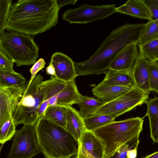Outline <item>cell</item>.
I'll return each mask as SVG.
<instances>
[{
    "label": "cell",
    "instance_id": "cell-1",
    "mask_svg": "<svg viewBox=\"0 0 158 158\" xmlns=\"http://www.w3.org/2000/svg\"><path fill=\"white\" fill-rule=\"evenodd\" d=\"M57 0H19L12 5L5 30L34 36L58 23Z\"/></svg>",
    "mask_w": 158,
    "mask_h": 158
},
{
    "label": "cell",
    "instance_id": "cell-2",
    "mask_svg": "<svg viewBox=\"0 0 158 158\" xmlns=\"http://www.w3.org/2000/svg\"><path fill=\"white\" fill-rule=\"evenodd\" d=\"M145 24L127 23L111 31L87 60L75 63L77 76L106 73L113 59L127 46L137 44Z\"/></svg>",
    "mask_w": 158,
    "mask_h": 158
},
{
    "label": "cell",
    "instance_id": "cell-3",
    "mask_svg": "<svg viewBox=\"0 0 158 158\" xmlns=\"http://www.w3.org/2000/svg\"><path fill=\"white\" fill-rule=\"evenodd\" d=\"M35 128L38 146L45 158H76L78 141L66 128L42 117Z\"/></svg>",
    "mask_w": 158,
    "mask_h": 158
},
{
    "label": "cell",
    "instance_id": "cell-4",
    "mask_svg": "<svg viewBox=\"0 0 158 158\" xmlns=\"http://www.w3.org/2000/svg\"><path fill=\"white\" fill-rule=\"evenodd\" d=\"M144 117L115 121L92 131L104 146L103 158L113 156L123 144H139Z\"/></svg>",
    "mask_w": 158,
    "mask_h": 158
},
{
    "label": "cell",
    "instance_id": "cell-5",
    "mask_svg": "<svg viewBox=\"0 0 158 158\" xmlns=\"http://www.w3.org/2000/svg\"><path fill=\"white\" fill-rule=\"evenodd\" d=\"M0 34V50L17 66L30 65L37 61L39 48L31 36L12 31Z\"/></svg>",
    "mask_w": 158,
    "mask_h": 158
},
{
    "label": "cell",
    "instance_id": "cell-6",
    "mask_svg": "<svg viewBox=\"0 0 158 158\" xmlns=\"http://www.w3.org/2000/svg\"><path fill=\"white\" fill-rule=\"evenodd\" d=\"M43 80L42 76L38 74L31 81L29 80L27 82L24 91L13 114L16 127L20 124L27 126L37 123L39 108L44 98L43 92L39 87Z\"/></svg>",
    "mask_w": 158,
    "mask_h": 158
},
{
    "label": "cell",
    "instance_id": "cell-7",
    "mask_svg": "<svg viewBox=\"0 0 158 158\" xmlns=\"http://www.w3.org/2000/svg\"><path fill=\"white\" fill-rule=\"evenodd\" d=\"M148 97V94L136 86L114 100L104 103L92 114H108L116 118L145 103Z\"/></svg>",
    "mask_w": 158,
    "mask_h": 158
},
{
    "label": "cell",
    "instance_id": "cell-8",
    "mask_svg": "<svg viewBox=\"0 0 158 158\" xmlns=\"http://www.w3.org/2000/svg\"><path fill=\"white\" fill-rule=\"evenodd\" d=\"M36 123L23 126L16 131L6 158H31L40 152L37 139Z\"/></svg>",
    "mask_w": 158,
    "mask_h": 158
},
{
    "label": "cell",
    "instance_id": "cell-9",
    "mask_svg": "<svg viewBox=\"0 0 158 158\" xmlns=\"http://www.w3.org/2000/svg\"><path fill=\"white\" fill-rule=\"evenodd\" d=\"M116 12L115 4L94 6L85 4L66 10L62 15V19L70 24H86L103 19Z\"/></svg>",
    "mask_w": 158,
    "mask_h": 158
},
{
    "label": "cell",
    "instance_id": "cell-10",
    "mask_svg": "<svg viewBox=\"0 0 158 158\" xmlns=\"http://www.w3.org/2000/svg\"><path fill=\"white\" fill-rule=\"evenodd\" d=\"M25 86H0V126L13 118Z\"/></svg>",
    "mask_w": 158,
    "mask_h": 158
},
{
    "label": "cell",
    "instance_id": "cell-11",
    "mask_svg": "<svg viewBox=\"0 0 158 158\" xmlns=\"http://www.w3.org/2000/svg\"><path fill=\"white\" fill-rule=\"evenodd\" d=\"M78 142L76 158H103L104 146L92 131L86 129Z\"/></svg>",
    "mask_w": 158,
    "mask_h": 158
},
{
    "label": "cell",
    "instance_id": "cell-12",
    "mask_svg": "<svg viewBox=\"0 0 158 158\" xmlns=\"http://www.w3.org/2000/svg\"><path fill=\"white\" fill-rule=\"evenodd\" d=\"M50 62L55 69L58 78L67 82L74 80L77 76L75 62L67 55L56 52L52 55Z\"/></svg>",
    "mask_w": 158,
    "mask_h": 158
},
{
    "label": "cell",
    "instance_id": "cell-13",
    "mask_svg": "<svg viewBox=\"0 0 158 158\" xmlns=\"http://www.w3.org/2000/svg\"><path fill=\"white\" fill-rule=\"evenodd\" d=\"M137 44H131L122 50L111 62L109 69L121 71H132L138 57Z\"/></svg>",
    "mask_w": 158,
    "mask_h": 158
},
{
    "label": "cell",
    "instance_id": "cell-14",
    "mask_svg": "<svg viewBox=\"0 0 158 158\" xmlns=\"http://www.w3.org/2000/svg\"><path fill=\"white\" fill-rule=\"evenodd\" d=\"M148 62V60L139 50V56L132 69V73L136 86L149 95L151 91L149 84Z\"/></svg>",
    "mask_w": 158,
    "mask_h": 158
},
{
    "label": "cell",
    "instance_id": "cell-15",
    "mask_svg": "<svg viewBox=\"0 0 158 158\" xmlns=\"http://www.w3.org/2000/svg\"><path fill=\"white\" fill-rule=\"evenodd\" d=\"M116 11L139 19H152L151 11L144 0H128L124 4L116 7Z\"/></svg>",
    "mask_w": 158,
    "mask_h": 158
},
{
    "label": "cell",
    "instance_id": "cell-16",
    "mask_svg": "<svg viewBox=\"0 0 158 158\" xmlns=\"http://www.w3.org/2000/svg\"><path fill=\"white\" fill-rule=\"evenodd\" d=\"M133 88L106 84L101 82L92 89V92L97 98L106 103L116 99Z\"/></svg>",
    "mask_w": 158,
    "mask_h": 158
},
{
    "label": "cell",
    "instance_id": "cell-17",
    "mask_svg": "<svg viewBox=\"0 0 158 158\" xmlns=\"http://www.w3.org/2000/svg\"><path fill=\"white\" fill-rule=\"evenodd\" d=\"M104 84L130 87L136 86L132 71H121L110 69L101 82Z\"/></svg>",
    "mask_w": 158,
    "mask_h": 158
},
{
    "label": "cell",
    "instance_id": "cell-18",
    "mask_svg": "<svg viewBox=\"0 0 158 158\" xmlns=\"http://www.w3.org/2000/svg\"><path fill=\"white\" fill-rule=\"evenodd\" d=\"M66 129L77 140L86 129L83 119L79 111L72 106H67Z\"/></svg>",
    "mask_w": 158,
    "mask_h": 158
},
{
    "label": "cell",
    "instance_id": "cell-19",
    "mask_svg": "<svg viewBox=\"0 0 158 158\" xmlns=\"http://www.w3.org/2000/svg\"><path fill=\"white\" fill-rule=\"evenodd\" d=\"M81 94L74 80L66 82L65 86L58 93L56 105L67 106H72L74 104H77Z\"/></svg>",
    "mask_w": 158,
    "mask_h": 158
},
{
    "label": "cell",
    "instance_id": "cell-20",
    "mask_svg": "<svg viewBox=\"0 0 158 158\" xmlns=\"http://www.w3.org/2000/svg\"><path fill=\"white\" fill-rule=\"evenodd\" d=\"M147 111L145 116L149 121L150 137L154 143H158V97L150 99L145 103ZM144 116V117H145Z\"/></svg>",
    "mask_w": 158,
    "mask_h": 158
},
{
    "label": "cell",
    "instance_id": "cell-21",
    "mask_svg": "<svg viewBox=\"0 0 158 158\" xmlns=\"http://www.w3.org/2000/svg\"><path fill=\"white\" fill-rule=\"evenodd\" d=\"M67 111V106H50L41 117L66 128Z\"/></svg>",
    "mask_w": 158,
    "mask_h": 158
},
{
    "label": "cell",
    "instance_id": "cell-22",
    "mask_svg": "<svg viewBox=\"0 0 158 158\" xmlns=\"http://www.w3.org/2000/svg\"><path fill=\"white\" fill-rule=\"evenodd\" d=\"M104 103L98 98L81 94L80 100L77 104L80 108V114L84 119L92 114L97 109Z\"/></svg>",
    "mask_w": 158,
    "mask_h": 158
},
{
    "label": "cell",
    "instance_id": "cell-23",
    "mask_svg": "<svg viewBox=\"0 0 158 158\" xmlns=\"http://www.w3.org/2000/svg\"><path fill=\"white\" fill-rule=\"evenodd\" d=\"M116 118L112 115L104 114H93L83 119L86 129L92 131L113 122Z\"/></svg>",
    "mask_w": 158,
    "mask_h": 158
},
{
    "label": "cell",
    "instance_id": "cell-24",
    "mask_svg": "<svg viewBox=\"0 0 158 158\" xmlns=\"http://www.w3.org/2000/svg\"><path fill=\"white\" fill-rule=\"evenodd\" d=\"M26 79L21 73L0 70V86H25Z\"/></svg>",
    "mask_w": 158,
    "mask_h": 158
},
{
    "label": "cell",
    "instance_id": "cell-25",
    "mask_svg": "<svg viewBox=\"0 0 158 158\" xmlns=\"http://www.w3.org/2000/svg\"><path fill=\"white\" fill-rule=\"evenodd\" d=\"M158 39V25L153 19L145 24L140 35L138 44L142 46L152 41Z\"/></svg>",
    "mask_w": 158,
    "mask_h": 158
},
{
    "label": "cell",
    "instance_id": "cell-26",
    "mask_svg": "<svg viewBox=\"0 0 158 158\" xmlns=\"http://www.w3.org/2000/svg\"><path fill=\"white\" fill-rule=\"evenodd\" d=\"M137 45L139 50L149 61L153 62L158 60V39L142 46Z\"/></svg>",
    "mask_w": 158,
    "mask_h": 158
},
{
    "label": "cell",
    "instance_id": "cell-27",
    "mask_svg": "<svg viewBox=\"0 0 158 158\" xmlns=\"http://www.w3.org/2000/svg\"><path fill=\"white\" fill-rule=\"evenodd\" d=\"M13 118L0 126V143L3 144L15 136L16 131Z\"/></svg>",
    "mask_w": 158,
    "mask_h": 158
},
{
    "label": "cell",
    "instance_id": "cell-28",
    "mask_svg": "<svg viewBox=\"0 0 158 158\" xmlns=\"http://www.w3.org/2000/svg\"><path fill=\"white\" fill-rule=\"evenodd\" d=\"M11 0H0V34L4 32L12 6Z\"/></svg>",
    "mask_w": 158,
    "mask_h": 158
},
{
    "label": "cell",
    "instance_id": "cell-29",
    "mask_svg": "<svg viewBox=\"0 0 158 158\" xmlns=\"http://www.w3.org/2000/svg\"><path fill=\"white\" fill-rule=\"evenodd\" d=\"M149 84L151 91L158 94V67L152 62H148Z\"/></svg>",
    "mask_w": 158,
    "mask_h": 158
},
{
    "label": "cell",
    "instance_id": "cell-30",
    "mask_svg": "<svg viewBox=\"0 0 158 158\" xmlns=\"http://www.w3.org/2000/svg\"><path fill=\"white\" fill-rule=\"evenodd\" d=\"M14 62L0 50V70L15 73L13 69Z\"/></svg>",
    "mask_w": 158,
    "mask_h": 158
},
{
    "label": "cell",
    "instance_id": "cell-31",
    "mask_svg": "<svg viewBox=\"0 0 158 158\" xmlns=\"http://www.w3.org/2000/svg\"><path fill=\"white\" fill-rule=\"evenodd\" d=\"M139 144H126L120 147L112 156L107 158H127V153L130 149L137 148Z\"/></svg>",
    "mask_w": 158,
    "mask_h": 158
},
{
    "label": "cell",
    "instance_id": "cell-32",
    "mask_svg": "<svg viewBox=\"0 0 158 158\" xmlns=\"http://www.w3.org/2000/svg\"><path fill=\"white\" fill-rule=\"evenodd\" d=\"M150 8L152 14V19L158 25V0H144Z\"/></svg>",
    "mask_w": 158,
    "mask_h": 158
},
{
    "label": "cell",
    "instance_id": "cell-33",
    "mask_svg": "<svg viewBox=\"0 0 158 158\" xmlns=\"http://www.w3.org/2000/svg\"><path fill=\"white\" fill-rule=\"evenodd\" d=\"M46 63L43 58H40L37 60L30 69L31 76L30 81H31L37 75L38 72L44 68Z\"/></svg>",
    "mask_w": 158,
    "mask_h": 158
},
{
    "label": "cell",
    "instance_id": "cell-34",
    "mask_svg": "<svg viewBox=\"0 0 158 158\" xmlns=\"http://www.w3.org/2000/svg\"><path fill=\"white\" fill-rule=\"evenodd\" d=\"M49 106V103L47 100L44 101L41 104L39 107L38 113L37 117L38 119L42 116Z\"/></svg>",
    "mask_w": 158,
    "mask_h": 158
},
{
    "label": "cell",
    "instance_id": "cell-35",
    "mask_svg": "<svg viewBox=\"0 0 158 158\" xmlns=\"http://www.w3.org/2000/svg\"><path fill=\"white\" fill-rule=\"evenodd\" d=\"M77 0H57V4L60 8L63 6L69 4L74 5Z\"/></svg>",
    "mask_w": 158,
    "mask_h": 158
},
{
    "label": "cell",
    "instance_id": "cell-36",
    "mask_svg": "<svg viewBox=\"0 0 158 158\" xmlns=\"http://www.w3.org/2000/svg\"><path fill=\"white\" fill-rule=\"evenodd\" d=\"M46 71L47 74L56 77L55 69L51 62H50L49 65L46 68Z\"/></svg>",
    "mask_w": 158,
    "mask_h": 158
},
{
    "label": "cell",
    "instance_id": "cell-37",
    "mask_svg": "<svg viewBox=\"0 0 158 158\" xmlns=\"http://www.w3.org/2000/svg\"><path fill=\"white\" fill-rule=\"evenodd\" d=\"M137 148H132L127 152V158H136L137 156Z\"/></svg>",
    "mask_w": 158,
    "mask_h": 158
},
{
    "label": "cell",
    "instance_id": "cell-38",
    "mask_svg": "<svg viewBox=\"0 0 158 158\" xmlns=\"http://www.w3.org/2000/svg\"><path fill=\"white\" fill-rule=\"evenodd\" d=\"M143 158H158V151L145 156Z\"/></svg>",
    "mask_w": 158,
    "mask_h": 158
},
{
    "label": "cell",
    "instance_id": "cell-39",
    "mask_svg": "<svg viewBox=\"0 0 158 158\" xmlns=\"http://www.w3.org/2000/svg\"><path fill=\"white\" fill-rule=\"evenodd\" d=\"M152 62H153L158 67V60Z\"/></svg>",
    "mask_w": 158,
    "mask_h": 158
}]
</instances>
